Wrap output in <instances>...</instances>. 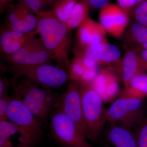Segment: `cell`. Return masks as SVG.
<instances>
[{
	"mask_svg": "<svg viewBox=\"0 0 147 147\" xmlns=\"http://www.w3.org/2000/svg\"><path fill=\"white\" fill-rule=\"evenodd\" d=\"M58 0H23L34 13H36L45 9L55 8Z\"/></svg>",
	"mask_w": 147,
	"mask_h": 147,
	"instance_id": "cell-22",
	"label": "cell"
},
{
	"mask_svg": "<svg viewBox=\"0 0 147 147\" xmlns=\"http://www.w3.org/2000/svg\"><path fill=\"white\" fill-rule=\"evenodd\" d=\"M19 133L16 125L8 120L0 121V147H14L11 137Z\"/></svg>",
	"mask_w": 147,
	"mask_h": 147,
	"instance_id": "cell-19",
	"label": "cell"
},
{
	"mask_svg": "<svg viewBox=\"0 0 147 147\" xmlns=\"http://www.w3.org/2000/svg\"><path fill=\"white\" fill-rule=\"evenodd\" d=\"M37 35L36 30L30 32L21 33L1 26V57L8 56L16 53Z\"/></svg>",
	"mask_w": 147,
	"mask_h": 147,
	"instance_id": "cell-13",
	"label": "cell"
},
{
	"mask_svg": "<svg viewBox=\"0 0 147 147\" xmlns=\"http://www.w3.org/2000/svg\"><path fill=\"white\" fill-rule=\"evenodd\" d=\"M1 66L24 67L51 63L52 55L40 38L36 36L19 51L8 56L1 57Z\"/></svg>",
	"mask_w": 147,
	"mask_h": 147,
	"instance_id": "cell-8",
	"label": "cell"
},
{
	"mask_svg": "<svg viewBox=\"0 0 147 147\" xmlns=\"http://www.w3.org/2000/svg\"><path fill=\"white\" fill-rule=\"evenodd\" d=\"M11 87V81L7 77L0 79V97L8 96L9 88Z\"/></svg>",
	"mask_w": 147,
	"mask_h": 147,
	"instance_id": "cell-29",
	"label": "cell"
},
{
	"mask_svg": "<svg viewBox=\"0 0 147 147\" xmlns=\"http://www.w3.org/2000/svg\"><path fill=\"white\" fill-rule=\"evenodd\" d=\"M7 112L8 120L19 129L17 147H34L40 142L43 133V125L38 120L21 100L12 95Z\"/></svg>",
	"mask_w": 147,
	"mask_h": 147,
	"instance_id": "cell-3",
	"label": "cell"
},
{
	"mask_svg": "<svg viewBox=\"0 0 147 147\" xmlns=\"http://www.w3.org/2000/svg\"><path fill=\"white\" fill-rule=\"evenodd\" d=\"M90 8L83 1H80L76 3L65 23L69 30L71 31L78 28L88 17Z\"/></svg>",
	"mask_w": 147,
	"mask_h": 147,
	"instance_id": "cell-17",
	"label": "cell"
},
{
	"mask_svg": "<svg viewBox=\"0 0 147 147\" xmlns=\"http://www.w3.org/2000/svg\"><path fill=\"white\" fill-rule=\"evenodd\" d=\"M13 95L18 97L38 121L44 124L53 111L59 108L61 94L42 88L28 79L13 77Z\"/></svg>",
	"mask_w": 147,
	"mask_h": 147,
	"instance_id": "cell-2",
	"label": "cell"
},
{
	"mask_svg": "<svg viewBox=\"0 0 147 147\" xmlns=\"http://www.w3.org/2000/svg\"><path fill=\"white\" fill-rule=\"evenodd\" d=\"M80 0H58L53 10L58 19L66 23L74 6Z\"/></svg>",
	"mask_w": 147,
	"mask_h": 147,
	"instance_id": "cell-21",
	"label": "cell"
},
{
	"mask_svg": "<svg viewBox=\"0 0 147 147\" xmlns=\"http://www.w3.org/2000/svg\"><path fill=\"white\" fill-rule=\"evenodd\" d=\"M137 54L141 67L144 71H147V50H142Z\"/></svg>",
	"mask_w": 147,
	"mask_h": 147,
	"instance_id": "cell-31",
	"label": "cell"
},
{
	"mask_svg": "<svg viewBox=\"0 0 147 147\" xmlns=\"http://www.w3.org/2000/svg\"><path fill=\"white\" fill-rule=\"evenodd\" d=\"M134 16L137 23L147 28V1L142 2L136 7Z\"/></svg>",
	"mask_w": 147,
	"mask_h": 147,
	"instance_id": "cell-27",
	"label": "cell"
},
{
	"mask_svg": "<svg viewBox=\"0 0 147 147\" xmlns=\"http://www.w3.org/2000/svg\"><path fill=\"white\" fill-rule=\"evenodd\" d=\"M119 94V97L146 98L147 97V74L143 72L135 76Z\"/></svg>",
	"mask_w": 147,
	"mask_h": 147,
	"instance_id": "cell-16",
	"label": "cell"
},
{
	"mask_svg": "<svg viewBox=\"0 0 147 147\" xmlns=\"http://www.w3.org/2000/svg\"><path fill=\"white\" fill-rule=\"evenodd\" d=\"M15 0H0V13L2 14L7 10Z\"/></svg>",
	"mask_w": 147,
	"mask_h": 147,
	"instance_id": "cell-33",
	"label": "cell"
},
{
	"mask_svg": "<svg viewBox=\"0 0 147 147\" xmlns=\"http://www.w3.org/2000/svg\"><path fill=\"white\" fill-rule=\"evenodd\" d=\"M35 14L37 19L36 30L39 37L57 65L69 72L71 31L65 23L58 19L53 9L41 11Z\"/></svg>",
	"mask_w": 147,
	"mask_h": 147,
	"instance_id": "cell-1",
	"label": "cell"
},
{
	"mask_svg": "<svg viewBox=\"0 0 147 147\" xmlns=\"http://www.w3.org/2000/svg\"><path fill=\"white\" fill-rule=\"evenodd\" d=\"M86 3L89 7L101 9L109 3L110 0H80Z\"/></svg>",
	"mask_w": 147,
	"mask_h": 147,
	"instance_id": "cell-30",
	"label": "cell"
},
{
	"mask_svg": "<svg viewBox=\"0 0 147 147\" xmlns=\"http://www.w3.org/2000/svg\"><path fill=\"white\" fill-rule=\"evenodd\" d=\"M100 24L109 34L119 37L123 34L129 21L127 12L115 4H108L100 9Z\"/></svg>",
	"mask_w": 147,
	"mask_h": 147,
	"instance_id": "cell-11",
	"label": "cell"
},
{
	"mask_svg": "<svg viewBox=\"0 0 147 147\" xmlns=\"http://www.w3.org/2000/svg\"><path fill=\"white\" fill-rule=\"evenodd\" d=\"M69 80L65 90L61 94L59 108L77 124L85 135L81 86L77 80Z\"/></svg>",
	"mask_w": 147,
	"mask_h": 147,
	"instance_id": "cell-10",
	"label": "cell"
},
{
	"mask_svg": "<svg viewBox=\"0 0 147 147\" xmlns=\"http://www.w3.org/2000/svg\"><path fill=\"white\" fill-rule=\"evenodd\" d=\"M144 99L137 98L119 97L106 109V121L134 129L146 115Z\"/></svg>",
	"mask_w": 147,
	"mask_h": 147,
	"instance_id": "cell-7",
	"label": "cell"
},
{
	"mask_svg": "<svg viewBox=\"0 0 147 147\" xmlns=\"http://www.w3.org/2000/svg\"><path fill=\"white\" fill-rule=\"evenodd\" d=\"M117 68L110 67V73L105 91L101 96L104 102H108L115 98L120 92L119 79Z\"/></svg>",
	"mask_w": 147,
	"mask_h": 147,
	"instance_id": "cell-18",
	"label": "cell"
},
{
	"mask_svg": "<svg viewBox=\"0 0 147 147\" xmlns=\"http://www.w3.org/2000/svg\"><path fill=\"white\" fill-rule=\"evenodd\" d=\"M138 147H147V115L134 128Z\"/></svg>",
	"mask_w": 147,
	"mask_h": 147,
	"instance_id": "cell-25",
	"label": "cell"
},
{
	"mask_svg": "<svg viewBox=\"0 0 147 147\" xmlns=\"http://www.w3.org/2000/svg\"><path fill=\"white\" fill-rule=\"evenodd\" d=\"M147 50V42L138 45V46L134 47L132 50H134L137 53L141 52L143 50Z\"/></svg>",
	"mask_w": 147,
	"mask_h": 147,
	"instance_id": "cell-34",
	"label": "cell"
},
{
	"mask_svg": "<svg viewBox=\"0 0 147 147\" xmlns=\"http://www.w3.org/2000/svg\"><path fill=\"white\" fill-rule=\"evenodd\" d=\"M85 67L82 62V58L75 56L70 62L69 69V79L79 80L84 74Z\"/></svg>",
	"mask_w": 147,
	"mask_h": 147,
	"instance_id": "cell-24",
	"label": "cell"
},
{
	"mask_svg": "<svg viewBox=\"0 0 147 147\" xmlns=\"http://www.w3.org/2000/svg\"><path fill=\"white\" fill-rule=\"evenodd\" d=\"M96 21L88 17L78 28L77 32L78 44L89 45Z\"/></svg>",
	"mask_w": 147,
	"mask_h": 147,
	"instance_id": "cell-20",
	"label": "cell"
},
{
	"mask_svg": "<svg viewBox=\"0 0 147 147\" xmlns=\"http://www.w3.org/2000/svg\"><path fill=\"white\" fill-rule=\"evenodd\" d=\"M1 67L3 71L11 74L13 77L26 78L39 86L50 89L61 88L69 79L68 71L51 63L24 67Z\"/></svg>",
	"mask_w": 147,
	"mask_h": 147,
	"instance_id": "cell-5",
	"label": "cell"
},
{
	"mask_svg": "<svg viewBox=\"0 0 147 147\" xmlns=\"http://www.w3.org/2000/svg\"><path fill=\"white\" fill-rule=\"evenodd\" d=\"M78 81L82 90L85 136L95 142L100 137L106 122L104 101L91 84Z\"/></svg>",
	"mask_w": 147,
	"mask_h": 147,
	"instance_id": "cell-4",
	"label": "cell"
},
{
	"mask_svg": "<svg viewBox=\"0 0 147 147\" xmlns=\"http://www.w3.org/2000/svg\"><path fill=\"white\" fill-rule=\"evenodd\" d=\"M37 25L36 14L23 0H18L16 4H12L8 7L2 26L19 32L28 33L36 30Z\"/></svg>",
	"mask_w": 147,
	"mask_h": 147,
	"instance_id": "cell-9",
	"label": "cell"
},
{
	"mask_svg": "<svg viewBox=\"0 0 147 147\" xmlns=\"http://www.w3.org/2000/svg\"><path fill=\"white\" fill-rule=\"evenodd\" d=\"M50 117L51 136L62 147H92L84 132L59 108Z\"/></svg>",
	"mask_w": 147,
	"mask_h": 147,
	"instance_id": "cell-6",
	"label": "cell"
},
{
	"mask_svg": "<svg viewBox=\"0 0 147 147\" xmlns=\"http://www.w3.org/2000/svg\"><path fill=\"white\" fill-rule=\"evenodd\" d=\"M117 1L119 5L127 12L137 3V0H117Z\"/></svg>",
	"mask_w": 147,
	"mask_h": 147,
	"instance_id": "cell-32",
	"label": "cell"
},
{
	"mask_svg": "<svg viewBox=\"0 0 147 147\" xmlns=\"http://www.w3.org/2000/svg\"><path fill=\"white\" fill-rule=\"evenodd\" d=\"M144 0H137V3H142Z\"/></svg>",
	"mask_w": 147,
	"mask_h": 147,
	"instance_id": "cell-35",
	"label": "cell"
},
{
	"mask_svg": "<svg viewBox=\"0 0 147 147\" xmlns=\"http://www.w3.org/2000/svg\"><path fill=\"white\" fill-rule=\"evenodd\" d=\"M144 72L139 63L137 52L132 50L127 51L124 56L122 63L121 76L124 86H127L135 76Z\"/></svg>",
	"mask_w": 147,
	"mask_h": 147,
	"instance_id": "cell-15",
	"label": "cell"
},
{
	"mask_svg": "<svg viewBox=\"0 0 147 147\" xmlns=\"http://www.w3.org/2000/svg\"><path fill=\"white\" fill-rule=\"evenodd\" d=\"M131 37L139 45L147 42V28L138 23L131 25L130 28Z\"/></svg>",
	"mask_w": 147,
	"mask_h": 147,
	"instance_id": "cell-23",
	"label": "cell"
},
{
	"mask_svg": "<svg viewBox=\"0 0 147 147\" xmlns=\"http://www.w3.org/2000/svg\"><path fill=\"white\" fill-rule=\"evenodd\" d=\"M11 99L9 95L0 97V121L8 120L7 112Z\"/></svg>",
	"mask_w": 147,
	"mask_h": 147,
	"instance_id": "cell-28",
	"label": "cell"
},
{
	"mask_svg": "<svg viewBox=\"0 0 147 147\" xmlns=\"http://www.w3.org/2000/svg\"><path fill=\"white\" fill-rule=\"evenodd\" d=\"M105 29L100 24L96 22L89 45H96L108 43Z\"/></svg>",
	"mask_w": 147,
	"mask_h": 147,
	"instance_id": "cell-26",
	"label": "cell"
},
{
	"mask_svg": "<svg viewBox=\"0 0 147 147\" xmlns=\"http://www.w3.org/2000/svg\"><path fill=\"white\" fill-rule=\"evenodd\" d=\"M73 53L76 57L89 58L98 64L117 62L121 57L118 48L109 43L87 46L77 43L74 48Z\"/></svg>",
	"mask_w": 147,
	"mask_h": 147,
	"instance_id": "cell-12",
	"label": "cell"
},
{
	"mask_svg": "<svg viewBox=\"0 0 147 147\" xmlns=\"http://www.w3.org/2000/svg\"><path fill=\"white\" fill-rule=\"evenodd\" d=\"M110 124L106 139L112 147H138L136 134L131 129L118 124Z\"/></svg>",
	"mask_w": 147,
	"mask_h": 147,
	"instance_id": "cell-14",
	"label": "cell"
}]
</instances>
